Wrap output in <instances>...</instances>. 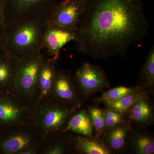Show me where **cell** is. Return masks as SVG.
<instances>
[{
	"instance_id": "6da1fadb",
	"label": "cell",
	"mask_w": 154,
	"mask_h": 154,
	"mask_svg": "<svg viewBox=\"0 0 154 154\" xmlns=\"http://www.w3.org/2000/svg\"><path fill=\"white\" fill-rule=\"evenodd\" d=\"M149 28L142 0H87L74 41L85 54L105 59L124 54Z\"/></svg>"
},
{
	"instance_id": "7a4b0ae2",
	"label": "cell",
	"mask_w": 154,
	"mask_h": 154,
	"mask_svg": "<svg viewBox=\"0 0 154 154\" xmlns=\"http://www.w3.org/2000/svg\"><path fill=\"white\" fill-rule=\"evenodd\" d=\"M48 17L17 19L6 26V54L17 60L40 52Z\"/></svg>"
},
{
	"instance_id": "3957f363",
	"label": "cell",
	"mask_w": 154,
	"mask_h": 154,
	"mask_svg": "<svg viewBox=\"0 0 154 154\" xmlns=\"http://www.w3.org/2000/svg\"><path fill=\"white\" fill-rule=\"evenodd\" d=\"M44 56L39 52L18 60L13 84L19 94L33 96L38 86L39 71Z\"/></svg>"
},
{
	"instance_id": "277c9868",
	"label": "cell",
	"mask_w": 154,
	"mask_h": 154,
	"mask_svg": "<svg viewBox=\"0 0 154 154\" xmlns=\"http://www.w3.org/2000/svg\"><path fill=\"white\" fill-rule=\"evenodd\" d=\"M57 0H5L6 26L18 19L48 17Z\"/></svg>"
},
{
	"instance_id": "5b68a950",
	"label": "cell",
	"mask_w": 154,
	"mask_h": 154,
	"mask_svg": "<svg viewBox=\"0 0 154 154\" xmlns=\"http://www.w3.org/2000/svg\"><path fill=\"white\" fill-rule=\"evenodd\" d=\"M86 3L87 0H69L57 2L48 16V26L75 31L85 9Z\"/></svg>"
},
{
	"instance_id": "8992f818",
	"label": "cell",
	"mask_w": 154,
	"mask_h": 154,
	"mask_svg": "<svg viewBox=\"0 0 154 154\" xmlns=\"http://www.w3.org/2000/svg\"><path fill=\"white\" fill-rule=\"evenodd\" d=\"M75 79L83 92L87 95L108 86L107 77L101 68L88 63L83 64L78 69Z\"/></svg>"
},
{
	"instance_id": "52a82bcc",
	"label": "cell",
	"mask_w": 154,
	"mask_h": 154,
	"mask_svg": "<svg viewBox=\"0 0 154 154\" xmlns=\"http://www.w3.org/2000/svg\"><path fill=\"white\" fill-rule=\"evenodd\" d=\"M75 32L60 27L48 26L43 38V48H46L50 58L57 61L60 50L70 42L74 41Z\"/></svg>"
},
{
	"instance_id": "ba28073f",
	"label": "cell",
	"mask_w": 154,
	"mask_h": 154,
	"mask_svg": "<svg viewBox=\"0 0 154 154\" xmlns=\"http://www.w3.org/2000/svg\"><path fill=\"white\" fill-rule=\"evenodd\" d=\"M69 111L59 107H46L42 111L40 122L42 128L45 132L58 129L68 117Z\"/></svg>"
},
{
	"instance_id": "9c48e42d",
	"label": "cell",
	"mask_w": 154,
	"mask_h": 154,
	"mask_svg": "<svg viewBox=\"0 0 154 154\" xmlns=\"http://www.w3.org/2000/svg\"><path fill=\"white\" fill-rule=\"evenodd\" d=\"M73 87L71 78L66 73L56 72L52 90L57 98L66 102L73 101L76 98Z\"/></svg>"
},
{
	"instance_id": "30bf717a",
	"label": "cell",
	"mask_w": 154,
	"mask_h": 154,
	"mask_svg": "<svg viewBox=\"0 0 154 154\" xmlns=\"http://www.w3.org/2000/svg\"><path fill=\"white\" fill-rule=\"evenodd\" d=\"M56 61L51 58L44 57L39 71L38 86L40 89V98L46 97L52 90L54 80L56 73L55 65Z\"/></svg>"
},
{
	"instance_id": "8fae6325",
	"label": "cell",
	"mask_w": 154,
	"mask_h": 154,
	"mask_svg": "<svg viewBox=\"0 0 154 154\" xmlns=\"http://www.w3.org/2000/svg\"><path fill=\"white\" fill-rule=\"evenodd\" d=\"M31 139L29 135L18 133L6 137L2 142L1 148L7 154H20L31 146Z\"/></svg>"
},
{
	"instance_id": "7c38bea8",
	"label": "cell",
	"mask_w": 154,
	"mask_h": 154,
	"mask_svg": "<svg viewBox=\"0 0 154 154\" xmlns=\"http://www.w3.org/2000/svg\"><path fill=\"white\" fill-rule=\"evenodd\" d=\"M22 110L17 104L6 98H0V124H11L18 121Z\"/></svg>"
},
{
	"instance_id": "4fadbf2b",
	"label": "cell",
	"mask_w": 154,
	"mask_h": 154,
	"mask_svg": "<svg viewBox=\"0 0 154 154\" xmlns=\"http://www.w3.org/2000/svg\"><path fill=\"white\" fill-rule=\"evenodd\" d=\"M66 129L86 136H91L93 133L92 122L85 110H81L73 116Z\"/></svg>"
},
{
	"instance_id": "5bb4252c",
	"label": "cell",
	"mask_w": 154,
	"mask_h": 154,
	"mask_svg": "<svg viewBox=\"0 0 154 154\" xmlns=\"http://www.w3.org/2000/svg\"><path fill=\"white\" fill-rule=\"evenodd\" d=\"M17 61L7 54L0 57V87L13 84Z\"/></svg>"
},
{
	"instance_id": "9a60e30c",
	"label": "cell",
	"mask_w": 154,
	"mask_h": 154,
	"mask_svg": "<svg viewBox=\"0 0 154 154\" xmlns=\"http://www.w3.org/2000/svg\"><path fill=\"white\" fill-rule=\"evenodd\" d=\"M141 99H143L142 96L135 94V92L127 94L116 101L105 103L112 110L121 113L129 109L138 100Z\"/></svg>"
},
{
	"instance_id": "2e32d148",
	"label": "cell",
	"mask_w": 154,
	"mask_h": 154,
	"mask_svg": "<svg viewBox=\"0 0 154 154\" xmlns=\"http://www.w3.org/2000/svg\"><path fill=\"white\" fill-rule=\"evenodd\" d=\"M131 115L135 121L144 122L147 121L151 117V109L147 102L141 99L133 105Z\"/></svg>"
},
{
	"instance_id": "e0dca14e",
	"label": "cell",
	"mask_w": 154,
	"mask_h": 154,
	"mask_svg": "<svg viewBox=\"0 0 154 154\" xmlns=\"http://www.w3.org/2000/svg\"><path fill=\"white\" fill-rule=\"evenodd\" d=\"M78 145L83 152L88 154H109V152L95 141L83 137L78 138Z\"/></svg>"
},
{
	"instance_id": "ac0fdd59",
	"label": "cell",
	"mask_w": 154,
	"mask_h": 154,
	"mask_svg": "<svg viewBox=\"0 0 154 154\" xmlns=\"http://www.w3.org/2000/svg\"><path fill=\"white\" fill-rule=\"evenodd\" d=\"M136 91L135 89L133 88L123 86L117 87L107 92H104L99 98V101L104 102H113L118 100L127 94L134 93Z\"/></svg>"
},
{
	"instance_id": "d6986e66",
	"label": "cell",
	"mask_w": 154,
	"mask_h": 154,
	"mask_svg": "<svg viewBox=\"0 0 154 154\" xmlns=\"http://www.w3.org/2000/svg\"><path fill=\"white\" fill-rule=\"evenodd\" d=\"M143 78L149 85H152L154 82V47H152L149 52L144 67Z\"/></svg>"
},
{
	"instance_id": "ffe728a7",
	"label": "cell",
	"mask_w": 154,
	"mask_h": 154,
	"mask_svg": "<svg viewBox=\"0 0 154 154\" xmlns=\"http://www.w3.org/2000/svg\"><path fill=\"white\" fill-rule=\"evenodd\" d=\"M126 130L122 127H118L113 130L109 136L110 146L114 149H119L123 147L126 136Z\"/></svg>"
},
{
	"instance_id": "44dd1931",
	"label": "cell",
	"mask_w": 154,
	"mask_h": 154,
	"mask_svg": "<svg viewBox=\"0 0 154 154\" xmlns=\"http://www.w3.org/2000/svg\"><path fill=\"white\" fill-rule=\"evenodd\" d=\"M135 146L138 154L154 153V142L150 138L145 136L140 137L136 141Z\"/></svg>"
},
{
	"instance_id": "7402d4cb",
	"label": "cell",
	"mask_w": 154,
	"mask_h": 154,
	"mask_svg": "<svg viewBox=\"0 0 154 154\" xmlns=\"http://www.w3.org/2000/svg\"><path fill=\"white\" fill-rule=\"evenodd\" d=\"M89 113L93 124L98 130L101 131L105 126L104 115L102 110L96 107H90Z\"/></svg>"
},
{
	"instance_id": "603a6c76",
	"label": "cell",
	"mask_w": 154,
	"mask_h": 154,
	"mask_svg": "<svg viewBox=\"0 0 154 154\" xmlns=\"http://www.w3.org/2000/svg\"><path fill=\"white\" fill-rule=\"evenodd\" d=\"M104 115L106 126L110 127L115 126L121 122L120 113L113 110H107Z\"/></svg>"
},
{
	"instance_id": "cb8c5ba5",
	"label": "cell",
	"mask_w": 154,
	"mask_h": 154,
	"mask_svg": "<svg viewBox=\"0 0 154 154\" xmlns=\"http://www.w3.org/2000/svg\"><path fill=\"white\" fill-rule=\"evenodd\" d=\"M5 0H0V31H4L6 27L5 22Z\"/></svg>"
},
{
	"instance_id": "d4e9b609",
	"label": "cell",
	"mask_w": 154,
	"mask_h": 154,
	"mask_svg": "<svg viewBox=\"0 0 154 154\" xmlns=\"http://www.w3.org/2000/svg\"><path fill=\"white\" fill-rule=\"evenodd\" d=\"M63 152V147L59 144L54 145L49 147L45 151V153L47 154H61Z\"/></svg>"
},
{
	"instance_id": "484cf974",
	"label": "cell",
	"mask_w": 154,
	"mask_h": 154,
	"mask_svg": "<svg viewBox=\"0 0 154 154\" xmlns=\"http://www.w3.org/2000/svg\"><path fill=\"white\" fill-rule=\"evenodd\" d=\"M6 43L4 31H0V57L6 55Z\"/></svg>"
},
{
	"instance_id": "4316f807",
	"label": "cell",
	"mask_w": 154,
	"mask_h": 154,
	"mask_svg": "<svg viewBox=\"0 0 154 154\" xmlns=\"http://www.w3.org/2000/svg\"><path fill=\"white\" fill-rule=\"evenodd\" d=\"M36 149L31 146L24 151L22 152L20 154H33L36 153Z\"/></svg>"
},
{
	"instance_id": "83f0119b",
	"label": "cell",
	"mask_w": 154,
	"mask_h": 154,
	"mask_svg": "<svg viewBox=\"0 0 154 154\" xmlns=\"http://www.w3.org/2000/svg\"><path fill=\"white\" fill-rule=\"evenodd\" d=\"M69 0H65V1H68Z\"/></svg>"
}]
</instances>
